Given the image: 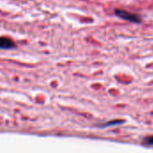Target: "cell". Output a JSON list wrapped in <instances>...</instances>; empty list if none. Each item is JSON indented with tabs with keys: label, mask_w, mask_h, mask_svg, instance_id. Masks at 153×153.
Listing matches in <instances>:
<instances>
[{
	"label": "cell",
	"mask_w": 153,
	"mask_h": 153,
	"mask_svg": "<svg viewBox=\"0 0 153 153\" xmlns=\"http://www.w3.org/2000/svg\"><path fill=\"white\" fill-rule=\"evenodd\" d=\"M15 47V43L11 38L5 36L0 37V49H13Z\"/></svg>",
	"instance_id": "cell-2"
},
{
	"label": "cell",
	"mask_w": 153,
	"mask_h": 153,
	"mask_svg": "<svg viewBox=\"0 0 153 153\" xmlns=\"http://www.w3.org/2000/svg\"><path fill=\"white\" fill-rule=\"evenodd\" d=\"M115 14L125 21L130 22H134V23H141L142 22V17L134 13H131L123 9H116L115 10Z\"/></svg>",
	"instance_id": "cell-1"
},
{
	"label": "cell",
	"mask_w": 153,
	"mask_h": 153,
	"mask_svg": "<svg viewBox=\"0 0 153 153\" xmlns=\"http://www.w3.org/2000/svg\"><path fill=\"white\" fill-rule=\"evenodd\" d=\"M143 144L148 146H153V135L145 137L143 139Z\"/></svg>",
	"instance_id": "cell-4"
},
{
	"label": "cell",
	"mask_w": 153,
	"mask_h": 153,
	"mask_svg": "<svg viewBox=\"0 0 153 153\" xmlns=\"http://www.w3.org/2000/svg\"><path fill=\"white\" fill-rule=\"evenodd\" d=\"M124 121L123 120H115V121H110L108 123H106L104 124L101 127H108V126H117V125H120V124H123Z\"/></svg>",
	"instance_id": "cell-3"
}]
</instances>
